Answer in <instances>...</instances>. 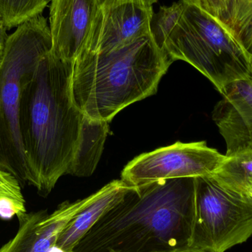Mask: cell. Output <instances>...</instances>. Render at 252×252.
Instances as JSON below:
<instances>
[{
	"label": "cell",
	"mask_w": 252,
	"mask_h": 252,
	"mask_svg": "<svg viewBox=\"0 0 252 252\" xmlns=\"http://www.w3.org/2000/svg\"><path fill=\"white\" fill-rule=\"evenodd\" d=\"M195 178L131 187L100 217L73 252H179L189 250Z\"/></svg>",
	"instance_id": "cell-1"
},
{
	"label": "cell",
	"mask_w": 252,
	"mask_h": 252,
	"mask_svg": "<svg viewBox=\"0 0 252 252\" xmlns=\"http://www.w3.org/2000/svg\"><path fill=\"white\" fill-rule=\"evenodd\" d=\"M172 63L152 32L112 51L84 52L73 62L72 100L87 118L109 123L129 105L156 94Z\"/></svg>",
	"instance_id": "cell-3"
},
{
	"label": "cell",
	"mask_w": 252,
	"mask_h": 252,
	"mask_svg": "<svg viewBox=\"0 0 252 252\" xmlns=\"http://www.w3.org/2000/svg\"><path fill=\"white\" fill-rule=\"evenodd\" d=\"M213 120L226 142V157L250 149L252 137L251 78L230 84L220 93Z\"/></svg>",
	"instance_id": "cell-11"
},
{
	"label": "cell",
	"mask_w": 252,
	"mask_h": 252,
	"mask_svg": "<svg viewBox=\"0 0 252 252\" xmlns=\"http://www.w3.org/2000/svg\"><path fill=\"white\" fill-rule=\"evenodd\" d=\"M151 32L172 62L192 65L220 93L234 82L251 78L252 56L238 32L200 0H179L160 7Z\"/></svg>",
	"instance_id": "cell-4"
},
{
	"label": "cell",
	"mask_w": 252,
	"mask_h": 252,
	"mask_svg": "<svg viewBox=\"0 0 252 252\" xmlns=\"http://www.w3.org/2000/svg\"><path fill=\"white\" fill-rule=\"evenodd\" d=\"M49 2L50 0H0V18L8 31L42 15Z\"/></svg>",
	"instance_id": "cell-16"
},
{
	"label": "cell",
	"mask_w": 252,
	"mask_h": 252,
	"mask_svg": "<svg viewBox=\"0 0 252 252\" xmlns=\"http://www.w3.org/2000/svg\"><path fill=\"white\" fill-rule=\"evenodd\" d=\"M195 180L189 250L225 252L246 242L252 235V199L225 189L212 176Z\"/></svg>",
	"instance_id": "cell-6"
},
{
	"label": "cell",
	"mask_w": 252,
	"mask_h": 252,
	"mask_svg": "<svg viewBox=\"0 0 252 252\" xmlns=\"http://www.w3.org/2000/svg\"><path fill=\"white\" fill-rule=\"evenodd\" d=\"M210 11L232 25L239 0H200Z\"/></svg>",
	"instance_id": "cell-18"
},
{
	"label": "cell",
	"mask_w": 252,
	"mask_h": 252,
	"mask_svg": "<svg viewBox=\"0 0 252 252\" xmlns=\"http://www.w3.org/2000/svg\"><path fill=\"white\" fill-rule=\"evenodd\" d=\"M51 49L50 27L40 15L9 35L0 66V169L14 175L21 185L28 180L19 127L22 91Z\"/></svg>",
	"instance_id": "cell-5"
},
{
	"label": "cell",
	"mask_w": 252,
	"mask_h": 252,
	"mask_svg": "<svg viewBox=\"0 0 252 252\" xmlns=\"http://www.w3.org/2000/svg\"><path fill=\"white\" fill-rule=\"evenodd\" d=\"M89 199L90 196L75 202L65 201L51 214L47 210L25 213L18 219L17 233L0 248V252H49Z\"/></svg>",
	"instance_id": "cell-10"
},
{
	"label": "cell",
	"mask_w": 252,
	"mask_h": 252,
	"mask_svg": "<svg viewBox=\"0 0 252 252\" xmlns=\"http://www.w3.org/2000/svg\"><path fill=\"white\" fill-rule=\"evenodd\" d=\"M17 178L0 169V219H21L27 213L25 200Z\"/></svg>",
	"instance_id": "cell-15"
},
{
	"label": "cell",
	"mask_w": 252,
	"mask_h": 252,
	"mask_svg": "<svg viewBox=\"0 0 252 252\" xmlns=\"http://www.w3.org/2000/svg\"><path fill=\"white\" fill-rule=\"evenodd\" d=\"M250 149H252V139H251V142H250ZM250 149H249V150H250Z\"/></svg>",
	"instance_id": "cell-22"
},
{
	"label": "cell",
	"mask_w": 252,
	"mask_h": 252,
	"mask_svg": "<svg viewBox=\"0 0 252 252\" xmlns=\"http://www.w3.org/2000/svg\"><path fill=\"white\" fill-rule=\"evenodd\" d=\"M154 15L153 6L139 3L99 7L82 53H106L148 35Z\"/></svg>",
	"instance_id": "cell-8"
},
{
	"label": "cell",
	"mask_w": 252,
	"mask_h": 252,
	"mask_svg": "<svg viewBox=\"0 0 252 252\" xmlns=\"http://www.w3.org/2000/svg\"><path fill=\"white\" fill-rule=\"evenodd\" d=\"M158 0H97L99 7H109V6L116 5L123 3L134 2L145 5L153 6Z\"/></svg>",
	"instance_id": "cell-19"
},
{
	"label": "cell",
	"mask_w": 252,
	"mask_h": 252,
	"mask_svg": "<svg viewBox=\"0 0 252 252\" xmlns=\"http://www.w3.org/2000/svg\"><path fill=\"white\" fill-rule=\"evenodd\" d=\"M232 27L252 56V0H239Z\"/></svg>",
	"instance_id": "cell-17"
},
{
	"label": "cell",
	"mask_w": 252,
	"mask_h": 252,
	"mask_svg": "<svg viewBox=\"0 0 252 252\" xmlns=\"http://www.w3.org/2000/svg\"><path fill=\"white\" fill-rule=\"evenodd\" d=\"M179 252H200V251H196V250H184V251H181Z\"/></svg>",
	"instance_id": "cell-21"
},
{
	"label": "cell",
	"mask_w": 252,
	"mask_h": 252,
	"mask_svg": "<svg viewBox=\"0 0 252 252\" xmlns=\"http://www.w3.org/2000/svg\"><path fill=\"white\" fill-rule=\"evenodd\" d=\"M7 31L2 20L0 18V66L2 63L3 59H4L6 44H7V38L9 36V35H7Z\"/></svg>",
	"instance_id": "cell-20"
},
{
	"label": "cell",
	"mask_w": 252,
	"mask_h": 252,
	"mask_svg": "<svg viewBox=\"0 0 252 252\" xmlns=\"http://www.w3.org/2000/svg\"><path fill=\"white\" fill-rule=\"evenodd\" d=\"M109 131V122L90 119L84 115L79 141L66 174L87 177L94 173Z\"/></svg>",
	"instance_id": "cell-13"
},
{
	"label": "cell",
	"mask_w": 252,
	"mask_h": 252,
	"mask_svg": "<svg viewBox=\"0 0 252 252\" xmlns=\"http://www.w3.org/2000/svg\"><path fill=\"white\" fill-rule=\"evenodd\" d=\"M251 80H252V72Z\"/></svg>",
	"instance_id": "cell-23"
},
{
	"label": "cell",
	"mask_w": 252,
	"mask_h": 252,
	"mask_svg": "<svg viewBox=\"0 0 252 252\" xmlns=\"http://www.w3.org/2000/svg\"><path fill=\"white\" fill-rule=\"evenodd\" d=\"M212 176L225 189L252 199V149L226 157Z\"/></svg>",
	"instance_id": "cell-14"
},
{
	"label": "cell",
	"mask_w": 252,
	"mask_h": 252,
	"mask_svg": "<svg viewBox=\"0 0 252 252\" xmlns=\"http://www.w3.org/2000/svg\"><path fill=\"white\" fill-rule=\"evenodd\" d=\"M226 158L205 141L177 142L138 156L124 167L121 179L136 187L165 179L212 176Z\"/></svg>",
	"instance_id": "cell-7"
},
{
	"label": "cell",
	"mask_w": 252,
	"mask_h": 252,
	"mask_svg": "<svg viewBox=\"0 0 252 252\" xmlns=\"http://www.w3.org/2000/svg\"><path fill=\"white\" fill-rule=\"evenodd\" d=\"M130 188L122 179L115 180L90 195L88 203L63 229L55 246L63 252H73L77 244L93 225L121 201Z\"/></svg>",
	"instance_id": "cell-12"
},
{
	"label": "cell",
	"mask_w": 252,
	"mask_h": 252,
	"mask_svg": "<svg viewBox=\"0 0 252 252\" xmlns=\"http://www.w3.org/2000/svg\"><path fill=\"white\" fill-rule=\"evenodd\" d=\"M73 62L47 53L25 83L19 127L28 182L49 195L73 160L84 114L71 94Z\"/></svg>",
	"instance_id": "cell-2"
},
{
	"label": "cell",
	"mask_w": 252,
	"mask_h": 252,
	"mask_svg": "<svg viewBox=\"0 0 252 252\" xmlns=\"http://www.w3.org/2000/svg\"><path fill=\"white\" fill-rule=\"evenodd\" d=\"M98 8L97 0H50L51 53L75 62L84 50Z\"/></svg>",
	"instance_id": "cell-9"
}]
</instances>
